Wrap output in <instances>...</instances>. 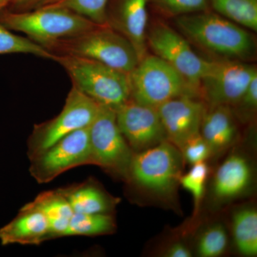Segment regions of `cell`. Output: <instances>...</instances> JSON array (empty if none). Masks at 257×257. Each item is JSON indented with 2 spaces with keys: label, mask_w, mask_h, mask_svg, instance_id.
Segmentation results:
<instances>
[{
  "label": "cell",
  "mask_w": 257,
  "mask_h": 257,
  "mask_svg": "<svg viewBox=\"0 0 257 257\" xmlns=\"http://www.w3.org/2000/svg\"><path fill=\"white\" fill-rule=\"evenodd\" d=\"M10 5V0H0V12L8 8Z\"/></svg>",
  "instance_id": "1f68e13d"
},
{
  "label": "cell",
  "mask_w": 257,
  "mask_h": 257,
  "mask_svg": "<svg viewBox=\"0 0 257 257\" xmlns=\"http://www.w3.org/2000/svg\"><path fill=\"white\" fill-rule=\"evenodd\" d=\"M167 140L179 150L200 133L207 105L202 98L184 96L165 101L157 107Z\"/></svg>",
  "instance_id": "4fadbf2b"
},
{
  "label": "cell",
  "mask_w": 257,
  "mask_h": 257,
  "mask_svg": "<svg viewBox=\"0 0 257 257\" xmlns=\"http://www.w3.org/2000/svg\"><path fill=\"white\" fill-rule=\"evenodd\" d=\"M30 160V174L40 184L50 182L71 169L92 165L89 126L69 134Z\"/></svg>",
  "instance_id": "30bf717a"
},
{
  "label": "cell",
  "mask_w": 257,
  "mask_h": 257,
  "mask_svg": "<svg viewBox=\"0 0 257 257\" xmlns=\"http://www.w3.org/2000/svg\"><path fill=\"white\" fill-rule=\"evenodd\" d=\"M58 189L76 214L111 213L118 203L93 179Z\"/></svg>",
  "instance_id": "ac0fdd59"
},
{
  "label": "cell",
  "mask_w": 257,
  "mask_h": 257,
  "mask_svg": "<svg viewBox=\"0 0 257 257\" xmlns=\"http://www.w3.org/2000/svg\"><path fill=\"white\" fill-rule=\"evenodd\" d=\"M256 74V67L243 61L225 59L209 61L200 81L201 97L208 107L233 106Z\"/></svg>",
  "instance_id": "9c48e42d"
},
{
  "label": "cell",
  "mask_w": 257,
  "mask_h": 257,
  "mask_svg": "<svg viewBox=\"0 0 257 257\" xmlns=\"http://www.w3.org/2000/svg\"><path fill=\"white\" fill-rule=\"evenodd\" d=\"M28 54L55 61L56 55L28 37L15 35L11 30L0 23V55Z\"/></svg>",
  "instance_id": "603a6c76"
},
{
  "label": "cell",
  "mask_w": 257,
  "mask_h": 257,
  "mask_svg": "<svg viewBox=\"0 0 257 257\" xmlns=\"http://www.w3.org/2000/svg\"><path fill=\"white\" fill-rule=\"evenodd\" d=\"M130 99L157 107L165 101L200 94L173 67L155 55H146L128 74Z\"/></svg>",
  "instance_id": "8992f818"
},
{
  "label": "cell",
  "mask_w": 257,
  "mask_h": 257,
  "mask_svg": "<svg viewBox=\"0 0 257 257\" xmlns=\"http://www.w3.org/2000/svg\"><path fill=\"white\" fill-rule=\"evenodd\" d=\"M192 166L188 173L181 176L179 184L192 194L197 211L204 197L209 169L206 162H199Z\"/></svg>",
  "instance_id": "484cf974"
},
{
  "label": "cell",
  "mask_w": 257,
  "mask_h": 257,
  "mask_svg": "<svg viewBox=\"0 0 257 257\" xmlns=\"http://www.w3.org/2000/svg\"><path fill=\"white\" fill-rule=\"evenodd\" d=\"M164 256L169 257H191L192 253L184 243L175 242L166 249Z\"/></svg>",
  "instance_id": "4dcf8cb0"
},
{
  "label": "cell",
  "mask_w": 257,
  "mask_h": 257,
  "mask_svg": "<svg viewBox=\"0 0 257 257\" xmlns=\"http://www.w3.org/2000/svg\"><path fill=\"white\" fill-rule=\"evenodd\" d=\"M230 107L236 119L241 121L253 119L257 108V74L251 79L239 100Z\"/></svg>",
  "instance_id": "83f0119b"
},
{
  "label": "cell",
  "mask_w": 257,
  "mask_h": 257,
  "mask_svg": "<svg viewBox=\"0 0 257 257\" xmlns=\"http://www.w3.org/2000/svg\"><path fill=\"white\" fill-rule=\"evenodd\" d=\"M221 16L243 27L257 31V0H209Z\"/></svg>",
  "instance_id": "7402d4cb"
},
{
  "label": "cell",
  "mask_w": 257,
  "mask_h": 257,
  "mask_svg": "<svg viewBox=\"0 0 257 257\" xmlns=\"http://www.w3.org/2000/svg\"><path fill=\"white\" fill-rule=\"evenodd\" d=\"M116 221L111 213H74L64 236H94L110 234L116 230Z\"/></svg>",
  "instance_id": "44dd1931"
},
{
  "label": "cell",
  "mask_w": 257,
  "mask_h": 257,
  "mask_svg": "<svg viewBox=\"0 0 257 257\" xmlns=\"http://www.w3.org/2000/svg\"><path fill=\"white\" fill-rule=\"evenodd\" d=\"M58 1L60 0H10L7 10L13 12L32 11L46 8Z\"/></svg>",
  "instance_id": "f546056e"
},
{
  "label": "cell",
  "mask_w": 257,
  "mask_h": 257,
  "mask_svg": "<svg viewBox=\"0 0 257 257\" xmlns=\"http://www.w3.org/2000/svg\"><path fill=\"white\" fill-rule=\"evenodd\" d=\"M115 113L120 131L134 153L145 151L167 140L157 107L130 99Z\"/></svg>",
  "instance_id": "7c38bea8"
},
{
  "label": "cell",
  "mask_w": 257,
  "mask_h": 257,
  "mask_svg": "<svg viewBox=\"0 0 257 257\" xmlns=\"http://www.w3.org/2000/svg\"><path fill=\"white\" fill-rule=\"evenodd\" d=\"M50 239L47 218L36 208L27 204L18 215L0 229V242L10 244L38 245Z\"/></svg>",
  "instance_id": "9a60e30c"
},
{
  "label": "cell",
  "mask_w": 257,
  "mask_h": 257,
  "mask_svg": "<svg viewBox=\"0 0 257 257\" xmlns=\"http://www.w3.org/2000/svg\"><path fill=\"white\" fill-rule=\"evenodd\" d=\"M176 26L188 41L225 60L245 61L256 54V42L243 27L207 11L176 18Z\"/></svg>",
  "instance_id": "6da1fadb"
},
{
  "label": "cell",
  "mask_w": 257,
  "mask_h": 257,
  "mask_svg": "<svg viewBox=\"0 0 257 257\" xmlns=\"http://www.w3.org/2000/svg\"><path fill=\"white\" fill-rule=\"evenodd\" d=\"M200 135L211 147L213 157L232 146L239 137L237 119L229 106L208 107L203 117Z\"/></svg>",
  "instance_id": "2e32d148"
},
{
  "label": "cell",
  "mask_w": 257,
  "mask_h": 257,
  "mask_svg": "<svg viewBox=\"0 0 257 257\" xmlns=\"http://www.w3.org/2000/svg\"><path fill=\"white\" fill-rule=\"evenodd\" d=\"M89 135L92 165L127 180L134 152L120 131L114 109L100 106Z\"/></svg>",
  "instance_id": "ba28073f"
},
{
  "label": "cell",
  "mask_w": 257,
  "mask_h": 257,
  "mask_svg": "<svg viewBox=\"0 0 257 257\" xmlns=\"http://www.w3.org/2000/svg\"><path fill=\"white\" fill-rule=\"evenodd\" d=\"M109 0H60L46 8H64L99 25L106 23V9Z\"/></svg>",
  "instance_id": "cb8c5ba5"
},
{
  "label": "cell",
  "mask_w": 257,
  "mask_h": 257,
  "mask_svg": "<svg viewBox=\"0 0 257 257\" xmlns=\"http://www.w3.org/2000/svg\"><path fill=\"white\" fill-rule=\"evenodd\" d=\"M233 236L236 247L246 256L257 254V212L246 207L234 213L232 218Z\"/></svg>",
  "instance_id": "ffe728a7"
},
{
  "label": "cell",
  "mask_w": 257,
  "mask_h": 257,
  "mask_svg": "<svg viewBox=\"0 0 257 257\" xmlns=\"http://www.w3.org/2000/svg\"><path fill=\"white\" fill-rule=\"evenodd\" d=\"M100 106L72 86L60 114L34 126L28 142L29 158L38 155L69 134L90 126Z\"/></svg>",
  "instance_id": "52a82bcc"
},
{
  "label": "cell",
  "mask_w": 257,
  "mask_h": 257,
  "mask_svg": "<svg viewBox=\"0 0 257 257\" xmlns=\"http://www.w3.org/2000/svg\"><path fill=\"white\" fill-rule=\"evenodd\" d=\"M157 9L168 16L178 17L207 11L209 0H150Z\"/></svg>",
  "instance_id": "4316f807"
},
{
  "label": "cell",
  "mask_w": 257,
  "mask_h": 257,
  "mask_svg": "<svg viewBox=\"0 0 257 257\" xmlns=\"http://www.w3.org/2000/svg\"><path fill=\"white\" fill-rule=\"evenodd\" d=\"M228 246V236L221 224L209 226L199 236L198 254L202 257H216L225 252Z\"/></svg>",
  "instance_id": "d4e9b609"
},
{
  "label": "cell",
  "mask_w": 257,
  "mask_h": 257,
  "mask_svg": "<svg viewBox=\"0 0 257 257\" xmlns=\"http://www.w3.org/2000/svg\"><path fill=\"white\" fill-rule=\"evenodd\" d=\"M150 0H109L106 23L131 42L140 61L147 55V4Z\"/></svg>",
  "instance_id": "5bb4252c"
},
{
  "label": "cell",
  "mask_w": 257,
  "mask_h": 257,
  "mask_svg": "<svg viewBox=\"0 0 257 257\" xmlns=\"http://www.w3.org/2000/svg\"><path fill=\"white\" fill-rule=\"evenodd\" d=\"M29 204L41 211L47 218L50 239L64 236L74 212L59 189L40 193L33 202Z\"/></svg>",
  "instance_id": "d6986e66"
},
{
  "label": "cell",
  "mask_w": 257,
  "mask_h": 257,
  "mask_svg": "<svg viewBox=\"0 0 257 257\" xmlns=\"http://www.w3.org/2000/svg\"><path fill=\"white\" fill-rule=\"evenodd\" d=\"M72 86L101 106L116 111L130 99L128 74L96 61L71 55H56Z\"/></svg>",
  "instance_id": "277c9868"
},
{
  "label": "cell",
  "mask_w": 257,
  "mask_h": 257,
  "mask_svg": "<svg viewBox=\"0 0 257 257\" xmlns=\"http://www.w3.org/2000/svg\"><path fill=\"white\" fill-rule=\"evenodd\" d=\"M251 177L247 159L239 154L230 155L216 170L213 182L214 196L221 201L239 197L249 187Z\"/></svg>",
  "instance_id": "e0dca14e"
},
{
  "label": "cell",
  "mask_w": 257,
  "mask_h": 257,
  "mask_svg": "<svg viewBox=\"0 0 257 257\" xmlns=\"http://www.w3.org/2000/svg\"><path fill=\"white\" fill-rule=\"evenodd\" d=\"M180 150L168 140L134 153L127 182L162 199L174 197L182 176Z\"/></svg>",
  "instance_id": "5b68a950"
},
{
  "label": "cell",
  "mask_w": 257,
  "mask_h": 257,
  "mask_svg": "<svg viewBox=\"0 0 257 257\" xmlns=\"http://www.w3.org/2000/svg\"><path fill=\"white\" fill-rule=\"evenodd\" d=\"M45 49L55 55L96 61L127 74L140 62L131 42L109 25H99L78 36L51 44Z\"/></svg>",
  "instance_id": "7a4b0ae2"
},
{
  "label": "cell",
  "mask_w": 257,
  "mask_h": 257,
  "mask_svg": "<svg viewBox=\"0 0 257 257\" xmlns=\"http://www.w3.org/2000/svg\"><path fill=\"white\" fill-rule=\"evenodd\" d=\"M147 44L155 55L170 64L200 94V81L209 61L199 57L180 32L165 24L157 23L147 33Z\"/></svg>",
  "instance_id": "8fae6325"
},
{
  "label": "cell",
  "mask_w": 257,
  "mask_h": 257,
  "mask_svg": "<svg viewBox=\"0 0 257 257\" xmlns=\"http://www.w3.org/2000/svg\"><path fill=\"white\" fill-rule=\"evenodd\" d=\"M0 23L10 30L25 34L44 48L99 26L70 10L60 8H40L27 12L5 9L0 12Z\"/></svg>",
  "instance_id": "3957f363"
},
{
  "label": "cell",
  "mask_w": 257,
  "mask_h": 257,
  "mask_svg": "<svg viewBox=\"0 0 257 257\" xmlns=\"http://www.w3.org/2000/svg\"><path fill=\"white\" fill-rule=\"evenodd\" d=\"M184 163L193 165L199 162H206L213 157L211 147L200 133L191 138L180 148Z\"/></svg>",
  "instance_id": "f1b7e54d"
}]
</instances>
